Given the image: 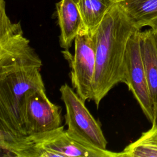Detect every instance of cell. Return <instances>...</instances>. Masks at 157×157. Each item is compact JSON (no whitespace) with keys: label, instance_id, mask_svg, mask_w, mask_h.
I'll return each instance as SVG.
<instances>
[{"label":"cell","instance_id":"4","mask_svg":"<svg viewBox=\"0 0 157 157\" xmlns=\"http://www.w3.org/2000/svg\"><path fill=\"white\" fill-rule=\"evenodd\" d=\"M59 91L66 108L67 135L85 146L106 150L107 141L101 127L85 106V102L67 83L60 87Z\"/></svg>","mask_w":157,"mask_h":157},{"label":"cell","instance_id":"13","mask_svg":"<svg viewBox=\"0 0 157 157\" xmlns=\"http://www.w3.org/2000/svg\"><path fill=\"white\" fill-rule=\"evenodd\" d=\"M120 0H78L84 29L94 32L112 7Z\"/></svg>","mask_w":157,"mask_h":157},{"label":"cell","instance_id":"11","mask_svg":"<svg viewBox=\"0 0 157 157\" xmlns=\"http://www.w3.org/2000/svg\"><path fill=\"white\" fill-rule=\"evenodd\" d=\"M0 147L5 156L39 157L38 150L28 135L15 133L0 124Z\"/></svg>","mask_w":157,"mask_h":157},{"label":"cell","instance_id":"14","mask_svg":"<svg viewBox=\"0 0 157 157\" xmlns=\"http://www.w3.org/2000/svg\"><path fill=\"white\" fill-rule=\"evenodd\" d=\"M120 152V157H157V123Z\"/></svg>","mask_w":157,"mask_h":157},{"label":"cell","instance_id":"6","mask_svg":"<svg viewBox=\"0 0 157 157\" xmlns=\"http://www.w3.org/2000/svg\"><path fill=\"white\" fill-rule=\"evenodd\" d=\"M26 135L56 129L61 126V107L48 98L45 88H34L26 94L22 106Z\"/></svg>","mask_w":157,"mask_h":157},{"label":"cell","instance_id":"15","mask_svg":"<svg viewBox=\"0 0 157 157\" xmlns=\"http://www.w3.org/2000/svg\"><path fill=\"white\" fill-rule=\"evenodd\" d=\"M154 110H155V118L153 121L155 120L157 123V105H155L154 106Z\"/></svg>","mask_w":157,"mask_h":157},{"label":"cell","instance_id":"7","mask_svg":"<svg viewBox=\"0 0 157 157\" xmlns=\"http://www.w3.org/2000/svg\"><path fill=\"white\" fill-rule=\"evenodd\" d=\"M140 31H136L128 42L124 59V83L132 93L147 119L152 123L155 118L154 104L141 55Z\"/></svg>","mask_w":157,"mask_h":157},{"label":"cell","instance_id":"10","mask_svg":"<svg viewBox=\"0 0 157 157\" xmlns=\"http://www.w3.org/2000/svg\"><path fill=\"white\" fill-rule=\"evenodd\" d=\"M141 55L154 106L157 105V37L150 28L139 32Z\"/></svg>","mask_w":157,"mask_h":157},{"label":"cell","instance_id":"17","mask_svg":"<svg viewBox=\"0 0 157 157\" xmlns=\"http://www.w3.org/2000/svg\"><path fill=\"white\" fill-rule=\"evenodd\" d=\"M74 1L75 2H77V1H78V0H74ZM120 1H121V0H120Z\"/></svg>","mask_w":157,"mask_h":157},{"label":"cell","instance_id":"9","mask_svg":"<svg viewBox=\"0 0 157 157\" xmlns=\"http://www.w3.org/2000/svg\"><path fill=\"white\" fill-rule=\"evenodd\" d=\"M56 9L60 28L59 45L68 50L80 31L84 29L82 16L74 0H60L56 4Z\"/></svg>","mask_w":157,"mask_h":157},{"label":"cell","instance_id":"12","mask_svg":"<svg viewBox=\"0 0 157 157\" xmlns=\"http://www.w3.org/2000/svg\"><path fill=\"white\" fill-rule=\"evenodd\" d=\"M124 11L134 24L140 29L149 26L157 27V0H121Z\"/></svg>","mask_w":157,"mask_h":157},{"label":"cell","instance_id":"16","mask_svg":"<svg viewBox=\"0 0 157 157\" xmlns=\"http://www.w3.org/2000/svg\"><path fill=\"white\" fill-rule=\"evenodd\" d=\"M155 31V32H156V37H157V27L156 28V29H154Z\"/></svg>","mask_w":157,"mask_h":157},{"label":"cell","instance_id":"5","mask_svg":"<svg viewBox=\"0 0 157 157\" xmlns=\"http://www.w3.org/2000/svg\"><path fill=\"white\" fill-rule=\"evenodd\" d=\"M75 52L70 60L71 79L77 94L85 102L93 100L96 69V40L94 33L82 29L74 40Z\"/></svg>","mask_w":157,"mask_h":157},{"label":"cell","instance_id":"3","mask_svg":"<svg viewBox=\"0 0 157 157\" xmlns=\"http://www.w3.org/2000/svg\"><path fill=\"white\" fill-rule=\"evenodd\" d=\"M42 61L29 40L23 36L20 23H13L0 0V77L26 69L39 68Z\"/></svg>","mask_w":157,"mask_h":157},{"label":"cell","instance_id":"8","mask_svg":"<svg viewBox=\"0 0 157 157\" xmlns=\"http://www.w3.org/2000/svg\"><path fill=\"white\" fill-rule=\"evenodd\" d=\"M34 142L39 157H120V152L85 146L69 137L63 126L45 132L28 135Z\"/></svg>","mask_w":157,"mask_h":157},{"label":"cell","instance_id":"1","mask_svg":"<svg viewBox=\"0 0 157 157\" xmlns=\"http://www.w3.org/2000/svg\"><path fill=\"white\" fill-rule=\"evenodd\" d=\"M139 29L120 2L108 11L93 32L96 40V69L93 100H101L116 85L124 83V59L128 42Z\"/></svg>","mask_w":157,"mask_h":157},{"label":"cell","instance_id":"2","mask_svg":"<svg viewBox=\"0 0 157 157\" xmlns=\"http://www.w3.org/2000/svg\"><path fill=\"white\" fill-rule=\"evenodd\" d=\"M40 69H22L0 77V124L15 133L26 135L22 106L27 92L45 88Z\"/></svg>","mask_w":157,"mask_h":157}]
</instances>
